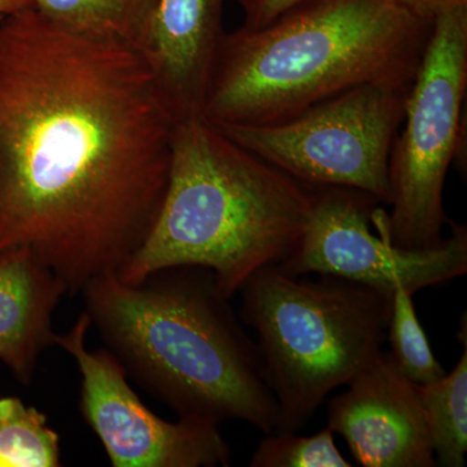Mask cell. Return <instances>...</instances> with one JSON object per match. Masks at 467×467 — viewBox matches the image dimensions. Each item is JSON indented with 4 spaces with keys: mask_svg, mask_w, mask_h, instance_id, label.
Returning <instances> with one entry per match:
<instances>
[{
    "mask_svg": "<svg viewBox=\"0 0 467 467\" xmlns=\"http://www.w3.org/2000/svg\"><path fill=\"white\" fill-rule=\"evenodd\" d=\"M177 121L140 52L34 7L0 17V254L29 248L69 295L119 275L158 217Z\"/></svg>",
    "mask_w": 467,
    "mask_h": 467,
    "instance_id": "cell-1",
    "label": "cell"
},
{
    "mask_svg": "<svg viewBox=\"0 0 467 467\" xmlns=\"http://www.w3.org/2000/svg\"><path fill=\"white\" fill-rule=\"evenodd\" d=\"M81 294L106 349L180 418L275 432L278 407L256 342L212 270L164 267L137 284L100 275Z\"/></svg>",
    "mask_w": 467,
    "mask_h": 467,
    "instance_id": "cell-2",
    "label": "cell"
},
{
    "mask_svg": "<svg viewBox=\"0 0 467 467\" xmlns=\"http://www.w3.org/2000/svg\"><path fill=\"white\" fill-rule=\"evenodd\" d=\"M432 23L391 0H312L260 29L225 33L201 116L275 124L365 84L411 86Z\"/></svg>",
    "mask_w": 467,
    "mask_h": 467,
    "instance_id": "cell-3",
    "label": "cell"
},
{
    "mask_svg": "<svg viewBox=\"0 0 467 467\" xmlns=\"http://www.w3.org/2000/svg\"><path fill=\"white\" fill-rule=\"evenodd\" d=\"M316 192L201 115L184 117L171 135L158 217L117 276L137 284L164 267L202 266L232 299L254 272L282 263L297 247Z\"/></svg>",
    "mask_w": 467,
    "mask_h": 467,
    "instance_id": "cell-4",
    "label": "cell"
},
{
    "mask_svg": "<svg viewBox=\"0 0 467 467\" xmlns=\"http://www.w3.org/2000/svg\"><path fill=\"white\" fill-rule=\"evenodd\" d=\"M241 317L257 334L264 378L278 407L275 432H297L328 393L382 350L392 295L334 275L276 265L243 284Z\"/></svg>",
    "mask_w": 467,
    "mask_h": 467,
    "instance_id": "cell-5",
    "label": "cell"
},
{
    "mask_svg": "<svg viewBox=\"0 0 467 467\" xmlns=\"http://www.w3.org/2000/svg\"><path fill=\"white\" fill-rule=\"evenodd\" d=\"M467 86V5L432 21L422 60L405 101L389 158L391 213L373 225L396 247L426 250L442 241L448 221L445 178L459 155Z\"/></svg>",
    "mask_w": 467,
    "mask_h": 467,
    "instance_id": "cell-6",
    "label": "cell"
},
{
    "mask_svg": "<svg viewBox=\"0 0 467 467\" xmlns=\"http://www.w3.org/2000/svg\"><path fill=\"white\" fill-rule=\"evenodd\" d=\"M409 90L359 85L275 124L216 128L300 182L359 190L389 205V158Z\"/></svg>",
    "mask_w": 467,
    "mask_h": 467,
    "instance_id": "cell-7",
    "label": "cell"
},
{
    "mask_svg": "<svg viewBox=\"0 0 467 467\" xmlns=\"http://www.w3.org/2000/svg\"><path fill=\"white\" fill-rule=\"evenodd\" d=\"M312 217L294 252L276 266L287 275H334L392 295L447 284L467 273V229L450 223L451 234L426 250L396 247L371 232L377 199L347 187H316Z\"/></svg>",
    "mask_w": 467,
    "mask_h": 467,
    "instance_id": "cell-8",
    "label": "cell"
},
{
    "mask_svg": "<svg viewBox=\"0 0 467 467\" xmlns=\"http://www.w3.org/2000/svg\"><path fill=\"white\" fill-rule=\"evenodd\" d=\"M84 312L70 330L57 334L81 373L79 410L113 467L229 466L232 448L217 423L180 418L169 422L150 411L128 382L122 365L107 350L91 352Z\"/></svg>",
    "mask_w": 467,
    "mask_h": 467,
    "instance_id": "cell-9",
    "label": "cell"
},
{
    "mask_svg": "<svg viewBox=\"0 0 467 467\" xmlns=\"http://www.w3.org/2000/svg\"><path fill=\"white\" fill-rule=\"evenodd\" d=\"M327 405V429L364 467L438 465L418 384L380 350Z\"/></svg>",
    "mask_w": 467,
    "mask_h": 467,
    "instance_id": "cell-10",
    "label": "cell"
},
{
    "mask_svg": "<svg viewBox=\"0 0 467 467\" xmlns=\"http://www.w3.org/2000/svg\"><path fill=\"white\" fill-rule=\"evenodd\" d=\"M225 0H156L146 47L178 119L201 115L223 36Z\"/></svg>",
    "mask_w": 467,
    "mask_h": 467,
    "instance_id": "cell-11",
    "label": "cell"
},
{
    "mask_svg": "<svg viewBox=\"0 0 467 467\" xmlns=\"http://www.w3.org/2000/svg\"><path fill=\"white\" fill-rule=\"evenodd\" d=\"M66 285L29 248L0 254V362L30 384L46 349L57 346L52 316Z\"/></svg>",
    "mask_w": 467,
    "mask_h": 467,
    "instance_id": "cell-12",
    "label": "cell"
},
{
    "mask_svg": "<svg viewBox=\"0 0 467 467\" xmlns=\"http://www.w3.org/2000/svg\"><path fill=\"white\" fill-rule=\"evenodd\" d=\"M156 0H32V7L73 32L119 42L142 54Z\"/></svg>",
    "mask_w": 467,
    "mask_h": 467,
    "instance_id": "cell-13",
    "label": "cell"
},
{
    "mask_svg": "<svg viewBox=\"0 0 467 467\" xmlns=\"http://www.w3.org/2000/svg\"><path fill=\"white\" fill-rule=\"evenodd\" d=\"M436 463L465 465L467 451V343L456 368L434 383L418 386Z\"/></svg>",
    "mask_w": 467,
    "mask_h": 467,
    "instance_id": "cell-14",
    "label": "cell"
},
{
    "mask_svg": "<svg viewBox=\"0 0 467 467\" xmlns=\"http://www.w3.org/2000/svg\"><path fill=\"white\" fill-rule=\"evenodd\" d=\"M60 438L47 416L21 399L0 398V467H58Z\"/></svg>",
    "mask_w": 467,
    "mask_h": 467,
    "instance_id": "cell-15",
    "label": "cell"
},
{
    "mask_svg": "<svg viewBox=\"0 0 467 467\" xmlns=\"http://www.w3.org/2000/svg\"><path fill=\"white\" fill-rule=\"evenodd\" d=\"M387 339L391 355L404 376L418 386L434 383L447 374L430 347L422 325L418 321L413 294L407 288H395L392 294Z\"/></svg>",
    "mask_w": 467,
    "mask_h": 467,
    "instance_id": "cell-16",
    "label": "cell"
},
{
    "mask_svg": "<svg viewBox=\"0 0 467 467\" xmlns=\"http://www.w3.org/2000/svg\"><path fill=\"white\" fill-rule=\"evenodd\" d=\"M252 467H349L335 445L334 432L326 427L317 434H266L252 454Z\"/></svg>",
    "mask_w": 467,
    "mask_h": 467,
    "instance_id": "cell-17",
    "label": "cell"
},
{
    "mask_svg": "<svg viewBox=\"0 0 467 467\" xmlns=\"http://www.w3.org/2000/svg\"><path fill=\"white\" fill-rule=\"evenodd\" d=\"M244 15L243 27L260 29L312 0H233Z\"/></svg>",
    "mask_w": 467,
    "mask_h": 467,
    "instance_id": "cell-18",
    "label": "cell"
},
{
    "mask_svg": "<svg viewBox=\"0 0 467 467\" xmlns=\"http://www.w3.org/2000/svg\"><path fill=\"white\" fill-rule=\"evenodd\" d=\"M405 12L418 20L431 24L439 15L450 9L467 5V0H391Z\"/></svg>",
    "mask_w": 467,
    "mask_h": 467,
    "instance_id": "cell-19",
    "label": "cell"
},
{
    "mask_svg": "<svg viewBox=\"0 0 467 467\" xmlns=\"http://www.w3.org/2000/svg\"><path fill=\"white\" fill-rule=\"evenodd\" d=\"M27 7H32V0H0V17Z\"/></svg>",
    "mask_w": 467,
    "mask_h": 467,
    "instance_id": "cell-20",
    "label": "cell"
}]
</instances>
